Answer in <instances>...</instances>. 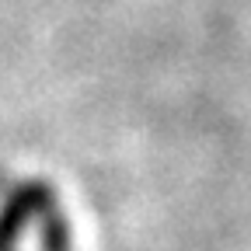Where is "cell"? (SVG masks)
<instances>
[{
	"instance_id": "obj_1",
	"label": "cell",
	"mask_w": 251,
	"mask_h": 251,
	"mask_svg": "<svg viewBox=\"0 0 251 251\" xmlns=\"http://www.w3.org/2000/svg\"><path fill=\"white\" fill-rule=\"evenodd\" d=\"M28 227L39 230V251H70L74 244L59 192L42 178L7 181L0 192V251H18V241Z\"/></svg>"
},
{
	"instance_id": "obj_2",
	"label": "cell",
	"mask_w": 251,
	"mask_h": 251,
	"mask_svg": "<svg viewBox=\"0 0 251 251\" xmlns=\"http://www.w3.org/2000/svg\"><path fill=\"white\" fill-rule=\"evenodd\" d=\"M7 181H11V178H7L4 171H0V192H4V188H7Z\"/></svg>"
}]
</instances>
